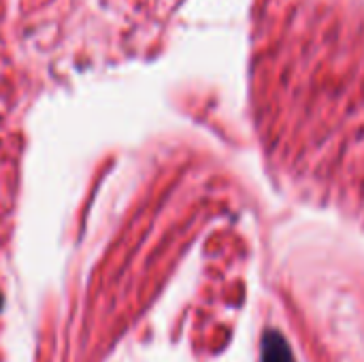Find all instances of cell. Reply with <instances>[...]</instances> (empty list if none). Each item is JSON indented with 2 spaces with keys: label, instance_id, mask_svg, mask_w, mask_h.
Wrapping results in <instances>:
<instances>
[{
  "label": "cell",
  "instance_id": "1",
  "mask_svg": "<svg viewBox=\"0 0 364 362\" xmlns=\"http://www.w3.org/2000/svg\"><path fill=\"white\" fill-rule=\"evenodd\" d=\"M262 362H294L286 337L277 331H267L262 337Z\"/></svg>",
  "mask_w": 364,
  "mask_h": 362
}]
</instances>
